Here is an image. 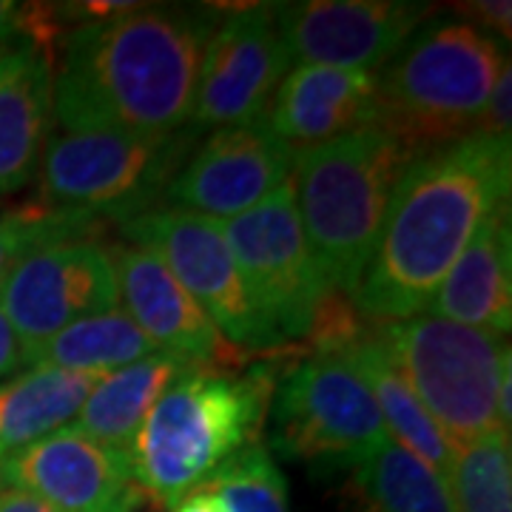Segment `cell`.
<instances>
[{
    "label": "cell",
    "instance_id": "cell-1",
    "mask_svg": "<svg viewBox=\"0 0 512 512\" xmlns=\"http://www.w3.org/2000/svg\"><path fill=\"white\" fill-rule=\"evenodd\" d=\"M211 9L143 6L63 35L55 57L60 131L174 134L191 126Z\"/></svg>",
    "mask_w": 512,
    "mask_h": 512
},
{
    "label": "cell",
    "instance_id": "cell-2",
    "mask_svg": "<svg viewBox=\"0 0 512 512\" xmlns=\"http://www.w3.org/2000/svg\"><path fill=\"white\" fill-rule=\"evenodd\" d=\"M510 183V137L473 134L419 154L396 183L376 254L353 293L359 313L384 325L427 311L484 220L510 202Z\"/></svg>",
    "mask_w": 512,
    "mask_h": 512
},
{
    "label": "cell",
    "instance_id": "cell-3",
    "mask_svg": "<svg viewBox=\"0 0 512 512\" xmlns=\"http://www.w3.org/2000/svg\"><path fill=\"white\" fill-rule=\"evenodd\" d=\"M276 387L271 365L188 367L143 421L128 473L148 510L168 512L225 461L259 444Z\"/></svg>",
    "mask_w": 512,
    "mask_h": 512
},
{
    "label": "cell",
    "instance_id": "cell-4",
    "mask_svg": "<svg viewBox=\"0 0 512 512\" xmlns=\"http://www.w3.org/2000/svg\"><path fill=\"white\" fill-rule=\"evenodd\" d=\"M419 151L382 128L296 148L293 197L316 268L330 291L353 299L376 254L384 214Z\"/></svg>",
    "mask_w": 512,
    "mask_h": 512
},
{
    "label": "cell",
    "instance_id": "cell-5",
    "mask_svg": "<svg viewBox=\"0 0 512 512\" xmlns=\"http://www.w3.org/2000/svg\"><path fill=\"white\" fill-rule=\"evenodd\" d=\"M507 63L501 43L467 20L427 23L376 74V128L419 154L473 137Z\"/></svg>",
    "mask_w": 512,
    "mask_h": 512
},
{
    "label": "cell",
    "instance_id": "cell-6",
    "mask_svg": "<svg viewBox=\"0 0 512 512\" xmlns=\"http://www.w3.org/2000/svg\"><path fill=\"white\" fill-rule=\"evenodd\" d=\"M202 128L174 134L134 131H57L37 163V200L120 225L165 200L171 180L191 154Z\"/></svg>",
    "mask_w": 512,
    "mask_h": 512
},
{
    "label": "cell",
    "instance_id": "cell-7",
    "mask_svg": "<svg viewBox=\"0 0 512 512\" xmlns=\"http://www.w3.org/2000/svg\"><path fill=\"white\" fill-rule=\"evenodd\" d=\"M376 333L453 447L501 433L495 396L501 373L512 362L507 336L433 313L384 322Z\"/></svg>",
    "mask_w": 512,
    "mask_h": 512
},
{
    "label": "cell",
    "instance_id": "cell-8",
    "mask_svg": "<svg viewBox=\"0 0 512 512\" xmlns=\"http://www.w3.org/2000/svg\"><path fill=\"white\" fill-rule=\"evenodd\" d=\"M268 421L279 456L325 467H353L390 439L370 387L342 350L311 353L276 379Z\"/></svg>",
    "mask_w": 512,
    "mask_h": 512
},
{
    "label": "cell",
    "instance_id": "cell-9",
    "mask_svg": "<svg viewBox=\"0 0 512 512\" xmlns=\"http://www.w3.org/2000/svg\"><path fill=\"white\" fill-rule=\"evenodd\" d=\"M123 237L157 256L234 348H279L245 285L222 222L180 205H154L123 222Z\"/></svg>",
    "mask_w": 512,
    "mask_h": 512
},
{
    "label": "cell",
    "instance_id": "cell-10",
    "mask_svg": "<svg viewBox=\"0 0 512 512\" xmlns=\"http://www.w3.org/2000/svg\"><path fill=\"white\" fill-rule=\"evenodd\" d=\"M222 231L256 308L276 333L279 345L308 339L330 288L302 231L293 180L276 188L262 205L222 222Z\"/></svg>",
    "mask_w": 512,
    "mask_h": 512
},
{
    "label": "cell",
    "instance_id": "cell-11",
    "mask_svg": "<svg viewBox=\"0 0 512 512\" xmlns=\"http://www.w3.org/2000/svg\"><path fill=\"white\" fill-rule=\"evenodd\" d=\"M0 308L32 362V353L63 328L120 308L109 248L69 239L29 251L0 282Z\"/></svg>",
    "mask_w": 512,
    "mask_h": 512
},
{
    "label": "cell",
    "instance_id": "cell-12",
    "mask_svg": "<svg viewBox=\"0 0 512 512\" xmlns=\"http://www.w3.org/2000/svg\"><path fill=\"white\" fill-rule=\"evenodd\" d=\"M291 69L276 3L231 12L208 37L191 126L225 128L262 117Z\"/></svg>",
    "mask_w": 512,
    "mask_h": 512
},
{
    "label": "cell",
    "instance_id": "cell-13",
    "mask_svg": "<svg viewBox=\"0 0 512 512\" xmlns=\"http://www.w3.org/2000/svg\"><path fill=\"white\" fill-rule=\"evenodd\" d=\"M430 9L407 0H299L276 3V23L299 66L379 72L427 23Z\"/></svg>",
    "mask_w": 512,
    "mask_h": 512
},
{
    "label": "cell",
    "instance_id": "cell-14",
    "mask_svg": "<svg viewBox=\"0 0 512 512\" xmlns=\"http://www.w3.org/2000/svg\"><path fill=\"white\" fill-rule=\"evenodd\" d=\"M296 148L282 143L262 117L214 128L188 154L165 191V205L228 222L268 200L291 180Z\"/></svg>",
    "mask_w": 512,
    "mask_h": 512
},
{
    "label": "cell",
    "instance_id": "cell-15",
    "mask_svg": "<svg viewBox=\"0 0 512 512\" xmlns=\"http://www.w3.org/2000/svg\"><path fill=\"white\" fill-rule=\"evenodd\" d=\"M0 487L32 495L55 512H134L143 504L126 458L77 427H60L3 458Z\"/></svg>",
    "mask_w": 512,
    "mask_h": 512
},
{
    "label": "cell",
    "instance_id": "cell-16",
    "mask_svg": "<svg viewBox=\"0 0 512 512\" xmlns=\"http://www.w3.org/2000/svg\"><path fill=\"white\" fill-rule=\"evenodd\" d=\"M109 256L120 308L137 322L154 348L194 367L228 362L231 342L157 256L128 242L111 245Z\"/></svg>",
    "mask_w": 512,
    "mask_h": 512
},
{
    "label": "cell",
    "instance_id": "cell-17",
    "mask_svg": "<svg viewBox=\"0 0 512 512\" xmlns=\"http://www.w3.org/2000/svg\"><path fill=\"white\" fill-rule=\"evenodd\" d=\"M379 72L293 66L279 83L262 120L282 143L311 148L379 120Z\"/></svg>",
    "mask_w": 512,
    "mask_h": 512
},
{
    "label": "cell",
    "instance_id": "cell-18",
    "mask_svg": "<svg viewBox=\"0 0 512 512\" xmlns=\"http://www.w3.org/2000/svg\"><path fill=\"white\" fill-rule=\"evenodd\" d=\"M55 128V49L18 40L0 49V197L35 177Z\"/></svg>",
    "mask_w": 512,
    "mask_h": 512
},
{
    "label": "cell",
    "instance_id": "cell-19",
    "mask_svg": "<svg viewBox=\"0 0 512 512\" xmlns=\"http://www.w3.org/2000/svg\"><path fill=\"white\" fill-rule=\"evenodd\" d=\"M467 328L507 336L512 328L510 202L493 211L441 279L427 311Z\"/></svg>",
    "mask_w": 512,
    "mask_h": 512
},
{
    "label": "cell",
    "instance_id": "cell-20",
    "mask_svg": "<svg viewBox=\"0 0 512 512\" xmlns=\"http://www.w3.org/2000/svg\"><path fill=\"white\" fill-rule=\"evenodd\" d=\"M342 353L370 387L390 439L421 458L447 484L456 461V447L427 413V407L410 387L399 362L382 342V336L376 330H367L359 342H353Z\"/></svg>",
    "mask_w": 512,
    "mask_h": 512
},
{
    "label": "cell",
    "instance_id": "cell-21",
    "mask_svg": "<svg viewBox=\"0 0 512 512\" xmlns=\"http://www.w3.org/2000/svg\"><path fill=\"white\" fill-rule=\"evenodd\" d=\"M188 367L194 365H185L165 353H154L143 362L111 370L94 384L72 427L103 444L114 456L126 458L128 464V453L151 407Z\"/></svg>",
    "mask_w": 512,
    "mask_h": 512
},
{
    "label": "cell",
    "instance_id": "cell-22",
    "mask_svg": "<svg viewBox=\"0 0 512 512\" xmlns=\"http://www.w3.org/2000/svg\"><path fill=\"white\" fill-rule=\"evenodd\" d=\"M106 373L32 367L0 384V461L69 427Z\"/></svg>",
    "mask_w": 512,
    "mask_h": 512
},
{
    "label": "cell",
    "instance_id": "cell-23",
    "mask_svg": "<svg viewBox=\"0 0 512 512\" xmlns=\"http://www.w3.org/2000/svg\"><path fill=\"white\" fill-rule=\"evenodd\" d=\"M160 350L151 345L137 322L123 308L86 316L63 328L32 353L35 367H57L72 373H111L143 362Z\"/></svg>",
    "mask_w": 512,
    "mask_h": 512
},
{
    "label": "cell",
    "instance_id": "cell-24",
    "mask_svg": "<svg viewBox=\"0 0 512 512\" xmlns=\"http://www.w3.org/2000/svg\"><path fill=\"white\" fill-rule=\"evenodd\" d=\"M350 470V490L362 512H453L444 478L393 439Z\"/></svg>",
    "mask_w": 512,
    "mask_h": 512
},
{
    "label": "cell",
    "instance_id": "cell-25",
    "mask_svg": "<svg viewBox=\"0 0 512 512\" xmlns=\"http://www.w3.org/2000/svg\"><path fill=\"white\" fill-rule=\"evenodd\" d=\"M447 490L453 512H512L510 436L490 433L456 447Z\"/></svg>",
    "mask_w": 512,
    "mask_h": 512
},
{
    "label": "cell",
    "instance_id": "cell-26",
    "mask_svg": "<svg viewBox=\"0 0 512 512\" xmlns=\"http://www.w3.org/2000/svg\"><path fill=\"white\" fill-rule=\"evenodd\" d=\"M100 220L83 217L77 211L52 208L46 202L32 200L0 217V282L12 271L20 256L37 251L52 242L92 239Z\"/></svg>",
    "mask_w": 512,
    "mask_h": 512
},
{
    "label": "cell",
    "instance_id": "cell-27",
    "mask_svg": "<svg viewBox=\"0 0 512 512\" xmlns=\"http://www.w3.org/2000/svg\"><path fill=\"white\" fill-rule=\"evenodd\" d=\"M234 512H291L288 481L268 447L251 444L208 478Z\"/></svg>",
    "mask_w": 512,
    "mask_h": 512
},
{
    "label": "cell",
    "instance_id": "cell-28",
    "mask_svg": "<svg viewBox=\"0 0 512 512\" xmlns=\"http://www.w3.org/2000/svg\"><path fill=\"white\" fill-rule=\"evenodd\" d=\"M458 15L467 18L470 26L481 29L484 35L495 37L498 43H510L512 40V6L510 0H470V3H458Z\"/></svg>",
    "mask_w": 512,
    "mask_h": 512
},
{
    "label": "cell",
    "instance_id": "cell-29",
    "mask_svg": "<svg viewBox=\"0 0 512 512\" xmlns=\"http://www.w3.org/2000/svg\"><path fill=\"white\" fill-rule=\"evenodd\" d=\"M510 120H512V72L510 63L504 66L501 77L495 80L493 92L487 97V106L478 117L476 134H487V137H510Z\"/></svg>",
    "mask_w": 512,
    "mask_h": 512
},
{
    "label": "cell",
    "instance_id": "cell-30",
    "mask_svg": "<svg viewBox=\"0 0 512 512\" xmlns=\"http://www.w3.org/2000/svg\"><path fill=\"white\" fill-rule=\"evenodd\" d=\"M29 365V356H26V348L20 345L18 333L9 325L6 313L0 308V382L9 379L12 373H18L23 367Z\"/></svg>",
    "mask_w": 512,
    "mask_h": 512
},
{
    "label": "cell",
    "instance_id": "cell-31",
    "mask_svg": "<svg viewBox=\"0 0 512 512\" xmlns=\"http://www.w3.org/2000/svg\"><path fill=\"white\" fill-rule=\"evenodd\" d=\"M168 512H234L231 504L225 501V495L205 478L202 484H197L191 493H185L174 507Z\"/></svg>",
    "mask_w": 512,
    "mask_h": 512
},
{
    "label": "cell",
    "instance_id": "cell-32",
    "mask_svg": "<svg viewBox=\"0 0 512 512\" xmlns=\"http://www.w3.org/2000/svg\"><path fill=\"white\" fill-rule=\"evenodd\" d=\"M23 18H26V6L0 0V49L23 40Z\"/></svg>",
    "mask_w": 512,
    "mask_h": 512
},
{
    "label": "cell",
    "instance_id": "cell-33",
    "mask_svg": "<svg viewBox=\"0 0 512 512\" xmlns=\"http://www.w3.org/2000/svg\"><path fill=\"white\" fill-rule=\"evenodd\" d=\"M0 512H55L46 507L43 501H37L32 495L12 490V487H0Z\"/></svg>",
    "mask_w": 512,
    "mask_h": 512
}]
</instances>
